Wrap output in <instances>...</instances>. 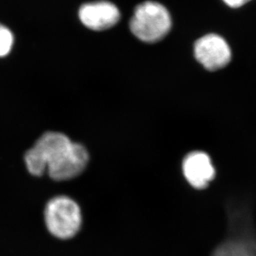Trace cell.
I'll use <instances>...</instances> for the list:
<instances>
[{
	"label": "cell",
	"mask_w": 256,
	"mask_h": 256,
	"mask_svg": "<svg viewBox=\"0 0 256 256\" xmlns=\"http://www.w3.org/2000/svg\"><path fill=\"white\" fill-rule=\"evenodd\" d=\"M88 160L84 146L58 132L42 134L24 155L25 166L31 175L40 176L47 172L57 182L76 178L85 170Z\"/></svg>",
	"instance_id": "cell-1"
},
{
	"label": "cell",
	"mask_w": 256,
	"mask_h": 256,
	"mask_svg": "<svg viewBox=\"0 0 256 256\" xmlns=\"http://www.w3.org/2000/svg\"><path fill=\"white\" fill-rule=\"evenodd\" d=\"M172 18L160 2L148 1L138 5L130 18V32L142 42L154 44L163 40L172 28Z\"/></svg>",
	"instance_id": "cell-2"
},
{
	"label": "cell",
	"mask_w": 256,
	"mask_h": 256,
	"mask_svg": "<svg viewBox=\"0 0 256 256\" xmlns=\"http://www.w3.org/2000/svg\"><path fill=\"white\" fill-rule=\"evenodd\" d=\"M44 220L48 230L54 236L70 239L81 228V209L70 197L55 196L45 206Z\"/></svg>",
	"instance_id": "cell-3"
},
{
	"label": "cell",
	"mask_w": 256,
	"mask_h": 256,
	"mask_svg": "<svg viewBox=\"0 0 256 256\" xmlns=\"http://www.w3.org/2000/svg\"><path fill=\"white\" fill-rule=\"evenodd\" d=\"M197 62L209 71H216L227 66L232 60V50L224 38L210 34L200 38L194 45Z\"/></svg>",
	"instance_id": "cell-4"
},
{
	"label": "cell",
	"mask_w": 256,
	"mask_h": 256,
	"mask_svg": "<svg viewBox=\"0 0 256 256\" xmlns=\"http://www.w3.org/2000/svg\"><path fill=\"white\" fill-rule=\"evenodd\" d=\"M78 18L88 30L104 31L114 27L121 18L118 8L108 1L88 2L79 8Z\"/></svg>",
	"instance_id": "cell-5"
},
{
	"label": "cell",
	"mask_w": 256,
	"mask_h": 256,
	"mask_svg": "<svg viewBox=\"0 0 256 256\" xmlns=\"http://www.w3.org/2000/svg\"><path fill=\"white\" fill-rule=\"evenodd\" d=\"M182 170L186 179L194 188L204 189L214 179V166L206 153L193 152L183 160Z\"/></svg>",
	"instance_id": "cell-6"
},
{
	"label": "cell",
	"mask_w": 256,
	"mask_h": 256,
	"mask_svg": "<svg viewBox=\"0 0 256 256\" xmlns=\"http://www.w3.org/2000/svg\"><path fill=\"white\" fill-rule=\"evenodd\" d=\"M213 256H256V243L252 240H230L217 248Z\"/></svg>",
	"instance_id": "cell-7"
},
{
	"label": "cell",
	"mask_w": 256,
	"mask_h": 256,
	"mask_svg": "<svg viewBox=\"0 0 256 256\" xmlns=\"http://www.w3.org/2000/svg\"><path fill=\"white\" fill-rule=\"evenodd\" d=\"M14 42V34L12 30L0 22V58L10 55Z\"/></svg>",
	"instance_id": "cell-8"
},
{
	"label": "cell",
	"mask_w": 256,
	"mask_h": 256,
	"mask_svg": "<svg viewBox=\"0 0 256 256\" xmlns=\"http://www.w3.org/2000/svg\"><path fill=\"white\" fill-rule=\"evenodd\" d=\"M222 1L228 7L232 8H239L250 2L252 0H222Z\"/></svg>",
	"instance_id": "cell-9"
}]
</instances>
